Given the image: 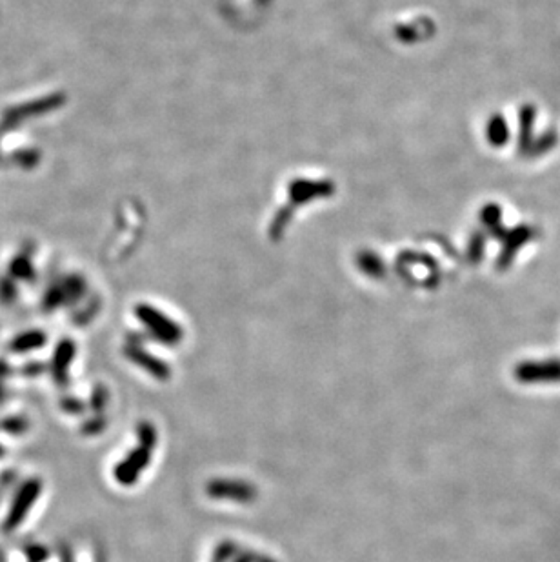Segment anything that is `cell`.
<instances>
[{
	"label": "cell",
	"instance_id": "cell-1",
	"mask_svg": "<svg viewBox=\"0 0 560 562\" xmlns=\"http://www.w3.org/2000/svg\"><path fill=\"white\" fill-rule=\"evenodd\" d=\"M40 490H42V484H40V480L37 479L27 480V483L20 487V492H18L17 499H15L13 506H11V511H9L8 518H6L4 524L6 532H11V530H15L17 526H20V523H23L24 517H26L27 511H30V506L39 499Z\"/></svg>",
	"mask_w": 560,
	"mask_h": 562
},
{
	"label": "cell",
	"instance_id": "cell-2",
	"mask_svg": "<svg viewBox=\"0 0 560 562\" xmlns=\"http://www.w3.org/2000/svg\"><path fill=\"white\" fill-rule=\"evenodd\" d=\"M46 343V337L40 331H30L26 335H20L18 338H15L11 347L15 352H30V350H35V347H40L42 344Z\"/></svg>",
	"mask_w": 560,
	"mask_h": 562
},
{
	"label": "cell",
	"instance_id": "cell-3",
	"mask_svg": "<svg viewBox=\"0 0 560 562\" xmlns=\"http://www.w3.org/2000/svg\"><path fill=\"white\" fill-rule=\"evenodd\" d=\"M71 353H73L71 344L66 343L58 346V352L55 355V378L58 383H66V368L70 364L68 360L71 359Z\"/></svg>",
	"mask_w": 560,
	"mask_h": 562
}]
</instances>
